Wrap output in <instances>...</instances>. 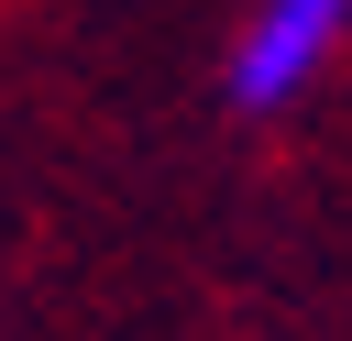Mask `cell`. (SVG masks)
I'll return each mask as SVG.
<instances>
[{"mask_svg": "<svg viewBox=\"0 0 352 341\" xmlns=\"http://www.w3.org/2000/svg\"><path fill=\"white\" fill-rule=\"evenodd\" d=\"M341 22H352V0H264V11H253V33H242V55H231V99H242V110L297 99V88H308V66L341 44Z\"/></svg>", "mask_w": 352, "mask_h": 341, "instance_id": "obj_1", "label": "cell"}]
</instances>
